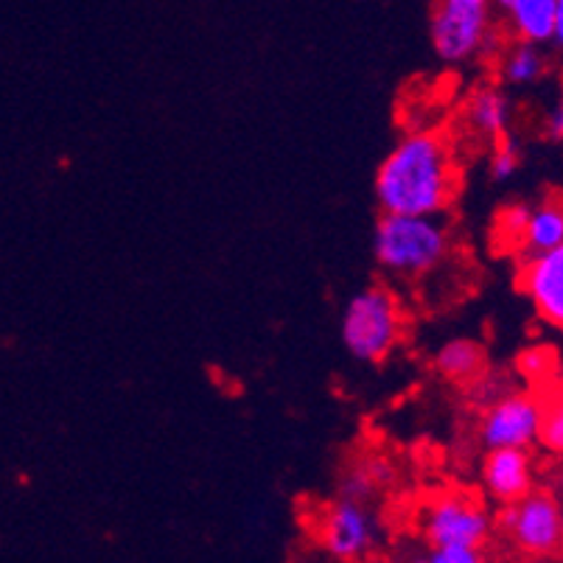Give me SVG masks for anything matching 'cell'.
<instances>
[{
  "label": "cell",
  "mask_w": 563,
  "mask_h": 563,
  "mask_svg": "<svg viewBox=\"0 0 563 563\" xmlns=\"http://www.w3.org/2000/svg\"><path fill=\"white\" fill-rule=\"evenodd\" d=\"M460 191V168L446 135L415 130L398 137L373 180L387 217H440Z\"/></svg>",
  "instance_id": "1"
},
{
  "label": "cell",
  "mask_w": 563,
  "mask_h": 563,
  "mask_svg": "<svg viewBox=\"0 0 563 563\" xmlns=\"http://www.w3.org/2000/svg\"><path fill=\"white\" fill-rule=\"evenodd\" d=\"M452 255V235L438 217H387L373 230V258L398 280H421L438 273Z\"/></svg>",
  "instance_id": "2"
},
{
  "label": "cell",
  "mask_w": 563,
  "mask_h": 563,
  "mask_svg": "<svg viewBox=\"0 0 563 563\" xmlns=\"http://www.w3.org/2000/svg\"><path fill=\"white\" fill-rule=\"evenodd\" d=\"M340 336L351 360L378 365L401 345L404 309L387 286H365L342 309Z\"/></svg>",
  "instance_id": "3"
},
{
  "label": "cell",
  "mask_w": 563,
  "mask_h": 563,
  "mask_svg": "<svg viewBox=\"0 0 563 563\" xmlns=\"http://www.w3.org/2000/svg\"><path fill=\"white\" fill-rule=\"evenodd\" d=\"M496 20L488 0H440L429 12V43L440 63L465 65L499 48Z\"/></svg>",
  "instance_id": "4"
},
{
  "label": "cell",
  "mask_w": 563,
  "mask_h": 563,
  "mask_svg": "<svg viewBox=\"0 0 563 563\" xmlns=\"http://www.w3.org/2000/svg\"><path fill=\"white\" fill-rule=\"evenodd\" d=\"M421 532L429 547L479 550L494 532V514L468 490H440L423 505Z\"/></svg>",
  "instance_id": "5"
},
{
  "label": "cell",
  "mask_w": 563,
  "mask_h": 563,
  "mask_svg": "<svg viewBox=\"0 0 563 563\" xmlns=\"http://www.w3.org/2000/svg\"><path fill=\"white\" fill-rule=\"evenodd\" d=\"M314 539L340 563H365L382 541V521L365 501L331 499L314 519Z\"/></svg>",
  "instance_id": "6"
},
{
  "label": "cell",
  "mask_w": 563,
  "mask_h": 563,
  "mask_svg": "<svg viewBox=\"0 0 563 563\" xmlns=\"http://www.w3.org/2000/svg\"><path fill=\"white\" fill-rule=\"evenodd\" d=\"M541 423H544V409H541V396L530 387H516L514 393L488 407L479 418V443L488 452L499 449H527L541 440Z\"/></svg>",
  "instance_id": "7"
},
{
  "label": "cell",
  "mask_w": 563,
  "mask_h": 563,
  "mask_svg": "<svg viewBox=\"0 0 563 563\" xmlns=\"http://www.w3.org/2000/svg\"><path fill=\"white\" fill-rule=\"evenodd\" d=\"M499 525L510 544L525 555L544 558L563 544L561 499L550 490H532L530 496L505 508Z\"/></svg>",
  "instance_id": "8"
},
{
  "label": "cell",
  "mask_w": 563,
  "mask_h": 563,
  "mask_svg": "<svg viewBox=\"0 0 563 563\" xmlns=\"http://www.w3.org/2000/svg\"><path fill=\"white\" fill-rule=\"evenodd\" d=\"M519 286L536 314L563 331V244L536 258L519 261Z\"/></svg>",
  "instance_id": "9"
},
{
  "label": "cell",
  "mask_w": 563,
  "mask_h": 563,
  "mask_svg": "<svg viewBox=\"0 0 563 563\" xmlns=\"http://www.w3.org/2000/svg\"><path fill=\"white\" fill-rule=\"evenodd\" d=\"M479 479L483 488L496 505L510 508L525 496L536 490V465L530 452H516V449H499V452H485L479 465Z\"/></svg>",
  "instance_id": "10"
},
{
  "label": "cell",
  "mask_w": 563,
  "mask_h": 563,
  "mask_svg": "<svg viewBox=\"0 0 563 563\" xmlns=\"http://www.w3.org/2000/svg\"><path fill=\"white\" fill-rule=\"evenodd\" d=\"M555 9L558 0H501L496 12L501 14V25L508 29L516 43L552 45L555 32Z\"/></svg>",
  "instance_id": "11"
},
{
  "label": "cell",
  "mask_w": 563,
  "mask_h": 563,
  "mask_svg": "<svg viewBox=\"0 0 563 563\" xmlns=\"http://www.w3.org/2000/svg\"><path fill=\"white\" fill-rule=\"evenodd\" d=\"M463 115L471 132L499 143L501 137H508L510 121H514V101L499 85L488 81L468 96Z\"/></svg>",
  "instance_id": "12"
},
{
  "label": "cell",
  "mask_w": 563,
  "mask_h": 563,
  "mask_svg": "<svg viewBox=\"0 0 563 563\" xmlns=\"http://www.w3.org/2000/svg\"><path fill=\"white\" fill-rule=\"evenodd\" d=\"M434 371L443 382L460 384V387H471L479 376L488 373V353L477 340L468 336H457L438 347L434 353Z\"/></svg>",
  "instance_id": "13"
},
{
  "label": "cell",
  "mask_w": 563,
  "mask_h": 563,
  "mask_svg": "<svg viewBox=\"0 0 563 563\" xmlns=\"http://www.w3.org/2000/svg\"><path fill=\"white\" fill-rule=\"evenodd\" d=\"M563 244V197H544L532 205L530 224H527L525 244H521L519 261L536 258Z\"/></svg>",
  "instance_id": "14"
},
{
  "label": "cell",
  "mask_w": 563,
  "mask_h": 563,
  "mask_svg": "<svg viewBox=\"0 0 563 563\" xmlns=\"http://www.w3.org/2000/svg\"><path fill=\"white\" fill-rule=\"evenodd\" d=\"M547 74V56L539 45L510 43L499 51V79L510 87L536 85Z\"/></svg>",
  "instance_id": "15"
},
{
  "label": "cell",
  "mask_w": 563,
  "mask_h": 563,
  "mask_svg": "<svg viewBox=\"0 0 563 563\" xmlns=\"http://www.w3.org/2000/svg\"><path fill=\"white\" fill-rule=\"evenodd\" d=\"M393 483V465L387 460L367 457L365 463H353L342 471L340 477V494L342 499L353 501H371V496L376 490H382L384 485Z\"/></svg>",
  "instance_id": "16"
},
{
  "label": "cell",
  "mask_w": 563,
  "mask_h": 563,
  "mask_svg": "<svg viewBox=\"0 0 563 563\" xmlns=\"http://www.w3.org/2000/svg\"><path fill=\"white\" fill-rule=\"evenodd\" d=\"M532 205L527 202H508L501 205L494 217V242L499 250H508V253H521V244H525L527 224H530Z\"/></svg>",
  "instance_id": "17"
},
{
  "label": "cell",
  "mask_w": 563,
  "mask_h": 563,
  "mask_svg": "<svg viewBox=\"0 0 563 563\" xmlns=\"http://www.w3.org/2000/svg\"><path fill=\"white\" fill-rule=\"evenodd\" d=\"M519 376L530 384V390L541 393L550 387L561 373H558V351L552 345H530L519 356Z\"/></svg>",
  "instance_id": "18"
},
{
  "label": "cell",
  "mask_w": 563,
  "mask_h": 563,
  "mask_svg": "<svg viewBox=\"0 0 563 563\" xmlns=\"http://www.w3.org/2000/svg\"><path fill=\"white\" fill-rule=\"evenodd\" d=\"M544 423H541V446L552 454H563V373L539 393Z\"/></svg>",
  "instance_id": "19"
},
{
  "label": "cell",
  "mask_w": 563,
  "mask_h": 563,
  "mask_svg": "<svg viewBox=\"0 0 563 563\" xmlns=\"http://www.w3.org/2000/svg\"><path fill=\"white\" fill-rule=\"evenodd\" d=\"M521 166V150L514 137H501L494 143V152L488 157V177L494 183H508Z\"/></svg>",
  "instance_id": "20"
},
{
  "label": "cell",
  "mask_w": 563,
  "mask_h": 563,
  "mask_svg": "<svg viewBox=\"0 0 563 563\" xmlns=\"http://www.w3.org/2000/svg\"><path fill=\"white\" fill-rule=\"evenodd\" d=\"M516 387L514 384H508L505 378H499L496 373H485V376H479L477 382L471 384L468 387V396H471V404H477V407H483V412L488 407H494L496 401H501V398L508 396V393H514Z\"/></svg>",
  "instance_id": "21"
},
{
  "label": "cell",
  "mask_w": 563,
  "mask_h": 563,
  "mask_svg": "<svg viewBox=\"0 0 563 563\" xmlns=\"http://www.w3.org/2000/svg\"><path fill=\"white\" fill-rule=\"evenodd\" d=\"M412 563H485L479 550H463V547H427Z\"/></svg>",
  "instance_id": "22"
},
{
  "label": "cell",
  "mask_w": 563,
  "mask_h": 563,
  "mask_svg": "<svg viewBox=\"0 0 563 563\" xmlns=\"http://www.w3.org/2000/svg\"><path fill=\"white\" fill-rule=\"evenodd\" d=\"M547 135L555 137V141H563V79H561V93H558V101L555 107L550 110V115H547Z\"/></svg>",
  "instance_id": "23"
},
{
  "label": "cell",
  "mask_w": 563,
  "mask_h": 563,
  "mask_svg": "<svg viewBox=\"0 0 563 563\" xmlns=\"http://www.w3.org/2000/svg\"><path fill=\"white\" fill-rule=\"evenodd\" d=\"M552 45L558 51H563V0H558L555 9V32H552Z\"/></svg>",
  "instance_id": "24"
},
{
  "label": "cell",
  "mask_w": 563,
  "mask_h": 563,
  "mask_svg": "<svg viewBox=\"0 0 563 563\" xmlns=\"http://www.w3.org/2000/svg\"><path fill=\"white\" fill-rule=\"evenodd\" d=\"M365 563H396V561H390V558H371V561Z\"/></svg>",
  "instance_id": "25"
},
{
  "label": "cell",
  "mask_w": 563,
  "mask_h": 563,
  "mask_svg": "<svg viewBox=\"0 0 563 563\" xmlns=\"http://www.w3.org/2000/svg\"><path fill=\"white\" fill-rule=\"evenodd\" d=\"M561 525H563V501H561Z\"/></svg>",
  "instance_id": "26"
}]
</instances>
